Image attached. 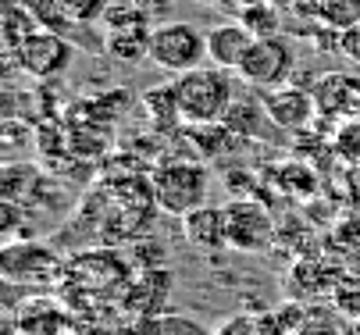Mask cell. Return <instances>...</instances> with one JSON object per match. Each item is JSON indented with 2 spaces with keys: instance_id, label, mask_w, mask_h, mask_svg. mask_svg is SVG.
I'll return each mask as SVG.
<instances>
[{
  "instance_id": "15",
  "label": "cell",
  "mask_w": 360,
  "mask_h": 335,
  "mask_svg": "<svg viewBox=\"0 0 360 335\" xmlns=\"http://www.w3.org/2000/svg\"><path fill=\"white\" fill-rule=\"evenodd\" d=\"M25 11L36 18V25H39V29L61 32V36H68L72 43H75V32L82 29V25H75V22L68 18V11H65L61 0H25Z\"/></svg>"
},
{
  "instance_id": "19",
  "label": "cell",
  "mask_w": 360,
  "mask_h": 335,
  "mask_svg": "<svg viewBox=\"0 0 360 335\" xmlns=\"http://www.w3.org/2000/svg\"><path fill=\"white\" fill-rule=\"evenodd\" d=\"M61 4H65V11H68V18H72L75 25L93 29L96 22H104L111 0H61Z\"/></svg>"
},
{
  "instance_id": "2",
  "label": "cell",
  "mask_w": 360,
  "mask_h": 335,
  "mask_svg": "<svg viewBox=\"0 0 360 335\" xmlns=\"http://www.w3.org/2000/svg\"><path fill=\"white\" fill-rule=\"evenodd\" d=\"M207 189H211V175L200 161L193 157H172L161 161L150 175V200L158 211L172 214V218H186L189 211L207 204Z\"/></svg>"
},
{
  "instance_id": "23",
  "label": "cell",
  "mask_w": 360,
  "mask_h": 335,
  "mask_svg": "<svg viewBox=\"0 0 360 335\" xmlns=\"http://www.w3.org/2000/svg\"><path fill=\"white\" fill-rule=\"evenodd\" d=\"M236 4H239V8H246V4H257V0H236Z\"/></svg>"
},
{
  "instance_id": "4",
  "label": "cell",
  "mask_w": 360,
  "mask_h": 335,
  "mask_svg": "<svg viewBox=\"0 0 360 335\" xmlns=\"http://www.w3.org/2000/svg\"><path fill=\"white\" fill-rule=\"evenodd\" d=\"M243 86L257 89V93H268L278 86H289L296 75V46L289 43V36H264V39H253L250 54L243 58L239 72Z\"/></svg>"
},
{
  "instance_id": "1",
  "label": "cell",
  "mask_w": 360,
  "mask_h": 335,
  "mask_svg": "<svg viewBox=\"0 0 360 335\" xmlns=\"http://www.w3.org/2000/svg\"><path fill=\"white\" fill-rule=\"evenodd\" d=\"M239 75L218 65H200L186 75H175V104L186 125H214L239 100Z\"/></svg>"
},
{
  "instance_id": "3",
  "label": "cell",
  "mask_w": 360,
  "mask_h": 335,
  "mask_svg": "<svg viewBox=\"0 0 360 335\" xmlns=\"http://www.w3.org/2000/svg\"><path fill=\"white\" fill-rule=\"evenodd\" d=\"M207 61V32L193 22H158L150 36V65L168 75H186Z\"/></svg>"
},
{
  "instance_id": "8",
  "label": "cell",
  "mask_w": 360,
  "mask_h": 335,
  "mask_svg": "<svg viewBox=\"0 0 360 335\" xmlns=\"http://www.w3.org/2000/svg\"><path fill=\"white\" fill-rule=\"evenodd\" d=\"M314 111L325 125H339L353 114H360V75L356 72H325L311 82Z\"/></svg>"
},
{
  "instance_id": "5",
  "label": "cell",
  "mask_w": 360,
  "mask_h": 335,
  "mask_svg": "<svg viewBox=\"0 0 360 335\" xmlns=\"http://www.w3.org/2000/svg\"><path fill=\"white\" fill-rule=\"evenodd\" d=\"M104 51L118 65H139L150 61V36H153V18H146L132 0L125 4H111L104 15Z\"/></svg>"
},
{
  "instance_id": "20",
  "label": "cell",
  "mask_w": 360,
  "mask_h": 335,
  "mask_svg": "<svg viewBox=\"0 0 360 335\" xmlns=\"http://www.w3.org/2000/svg\"><path fill=\"white\" fill-rule=\"evenodd\" d=\"M335 51H339L349 65H360V25H353V29H346V32L335 36Z\"/></svg>"
},
{
  "instance_id": "18",
  "label": "cell",
  "mask_w": 360,
  "mask_h": 335,
  "mask_svg": "<svg viewBox=\"0 0 360 335\" xmlns=\"http://www.w3.org/2000/svg\"><path fill=\"white\" fill-rule=\"evenodd\" d=\"M321 25L332 32H346L360 25V0H318Z\"/></svg>"
},
{
  "instance_id": "9",
  "label": "cell",
  "mask_w": 360,
  "mask_h": 335,
  "mask_svg": "<svg viewBox=\"0 0 360 335\" xmlns=\"http://www.w3.org/2000/svg\"><path fill=\"white\" fill-rule=\"evenodd\" d=\"M4 278L8 282H22V285H54L61 275V261L54 250H46L32 239H22V243H8L4 247Z\"/></svg>"
},
{
  "instance_id": "17",
  "label": "cell",
  "mask_w": 360,
  "mask_h": 335,
  "mask_svg": "<svg viewBox=\"0 0 360 335\" xmlns=\"http://www.w3.org/2000/svg\"><path fill=\"white\" fill-rule=\"evenodd\" d=\"M36 29H39V25H36V18H32L25 8H11V11H4V18H0V36H4V51H8V58L22 51L25 39H29Z\"/></svg>"
},
{
  "instance_id": "10",
  "label": "cell",
  "mask_w": 360,
  "mask_h": 335,
  "mask_svg": "<svg viewBox=\"0 0 360 335\" xmlns=\"http://www.w3.org/2000/svg\"><path fill=\"white\" fill-rule=\"evenodd\" d=\"M261 100H264V107H268V114H271V125H278V129H285V132H303L307 125L318 118L311 86L289 82V86L268 89Z\"/></svg>"
},
{
  "instance_id": "7",
  "label": "cell",
  "mask_w": 360,
  "mask_h": 335,
  "mask_svg": "<svg viewBox=\"0 0 360 335\" xmlns=\"http://www.w3.org/2000/svg\"><path fill=\"white\" fill-rule=\"evenodd\" d=\"M75 54H79V43H72L68 36L50 32V29H36V32L25 39L22 51L11 54V61H15L29 79L50 82V79H58V75H65V72L72 68Z\"/></svg>"
},
{
  "instance_id": "21",
  "label": "cell",
  "mask_w": 360,
  "mask_h": 335,
  "mask_svg": "<svg viewBox=\"0 0 360 335\" xmlns=\"http://www.w3.org/2000/svg\"><path fill=\"white\" fill-rule=\"evenodd\" d=\"M132 4H136V8H139L146 18H153V22H165L175 0H132Z\"/></svg>"
},
{
  "instance_id": "13",
  "label": "cell",
  "mask_w": 360,
  "mask_h": 335,
  "mask_svg": "<svg viewBox=\"0 0 360 335\" xmlns=\"http://www.w3.org/2000/svg\"><path fill=\"white\" fill-rule=\"evenodd\" d=\"M264 121H271L264 100H250V97H239V100L229 107V114L221 118V125H225L232 136H239V139L264 136Z\"/></svg>"
},
{
  "instance_id": "12",
  "label": "cell",
  "mask_w": 360,
  "mask_h": 335,
  "mask_svg": "<svg viewBox=\"0 0 360 335\" xmlns=\"http://www.w3.org/2000/svg\"><path fill=\"white\" fill-rule=\"evenodd\" d=\"M182 221V232H186V243L203 250V254H218L229 247V228H225V204H203L196 211H189Z\"/></svg>"
},
{
  "instance_id": "22",
  "label": "cell",
  "mask_w": 360,
  "mask_h": 335,
  "mask_svg": "<svg viewBox=\"0 0 360 335\" xmlns=\"http://www.w3.org/2000/svg\"><path fill=\"white\" fill-rule=\"evenodd\" d=\"M11 8H25V0H0V11H11Z\"/></svg>"
},
{
  "instance_id": "14",
  "label": "cell",
  "mask_w": 360,
  "mask_h": 335,
  "mask_svg": "<svg viewBox=\"0 0 360 335\" xmlns=\"http://www.w3.org/2000/svg\"><path fill=\"white\" fill-rule=\"evenodd\" d=\"M239 22H243L257 39H264V36H282V29H285L282 8L275 4V0H257V4L239 8Z\"/></svg>"
},
{
  "instance_id": "6",
  "label": "cell",
  "mask_w": 360,
  "mask_h": 335,
  "mask_svg": "<svg viewBox=\"0 0 360 335\" xmlns=\"http://www.w3.org/2000/svg\"><path fill=\"white\" fill-rule=\"evenodd\" d=\"M225 228H229V250L236 254H264L275 243V218L257 197H236L225 204Z\"/></svg>"
},
{
  "instance_id": "11",
  "label": "cell",
  "mask_w": 360,
  "mask_h": 335,
  "mask_svg": "<svg viewBox=\"0 0 360 335\" xmlns=\"http://www.w3.org/2000/svg\"><path fill=\"white\" fill-rule=\"evenodd\" d=\"M253 39H257V36H253L239 18L218 22V25L207 29V61L218 65V68H225V72H239V65H243V58L250 54Z\"/></svg>"
},
{
  "instance_id": "16",
  "label": "cell",
  "mask_w": 360,
  "mask_h": 335,
  "mask_svg": "<svg viewBox=\"0 0 360 335\" xmlns=\"http://www.w3.org/2000/svg\"><path fill=\"white\" fill-rule=\"evenodd\" d=\"M328 147H332V154H335L342 164L360 168V114H353V118H346V121L332 125Z\"/></svg>"
}]
</instances>
